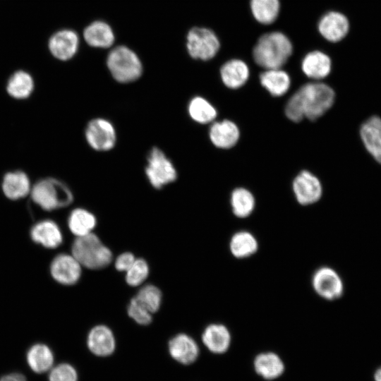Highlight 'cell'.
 Here are the masks:
<instances>
[{"instance_id":"6da1fadb","label":"cell","mask_w":381,"mask_h":381,"mask_svg":"<svg viewBox=\"0 0 381 381\" xmlns=\"http://www.w3.org/2000/svg\"><path fill=\"white\" fill-rule=\"evenodd\" d=\"M335 94L333 89L322 83L304 85L289 99L286 107V116L294 122L304 117L315 120L323 115L333 104Z\"/></svg>"},{"instance_id":"7a4b0ae2","label":"cell","mask_w":381,"mask_h":381,"mask_svg":"<svg viewBox=\"0 0 381 381\" xmlns=\"http://www.w3.org/2000/svg\"><path fill=\"white\" fill-rule=\"evenodd\" d=\"M293 52L290 40L284 33L272 32L262 35L253 51L257 64L266 68H280Z\"/></svg>"},{"instance_id":"3957f363","label":"cell","mask_w":381,"mask_h":381,"mask_svg":"<svg viewBox=\"0 0 381 381\" xmlns=\"http://www.w3.org/2000/svg\"><path fill=\"white\" fill-rule=\"evenodd\" d=\"M30 196L36 205L46 211L67 207L73 200V195L68 186L52 177L37 181L32 185Z\"/></svg>"},{"instance_id":"277c9868","label":"cell","mask_w":381,"mask_h":381,"mask_svg":"<svg viewBox=\"0 0 381 381\" xmlns=\"http://www.w3.org/2000/svg\"><path fill=\"white\" fill-rule=\"evenodd\" d=\"M71 254L82 267L90 270H101L113 260L111 250L92 232L76 237L71 246Z\"/></svg>"},{"instance_id":"5b68a950","label":"cell","mask_w":381,"mask_h":381,"mask_svg":"<svg viewBox=\"0 0 381 381\" xmlns=\"http://www.w3.org/2000/svg\"><path fill=\"white\" fill-rule=\"evenodd\" d=\"M107 64L114 78L122 83L136 80L143 72L138 56L124 46L117 47L109 54Z\"/></svg>"},{"instance_id":"8992f818","label":"cell","mask_w":381,"mask_h":381,"mask_svg":"<svg viewBox=\"0 0 381 381\" xmlns=\"http://www.w3.org/2000/svg\"><path fill=\"white\" fill-rule=\"evenodd\" d=\"M145 174L150 184L157 189L175 181L177 178L175 167L158 147L152 148L148 154Z\"/></svg>"},{"instance_id":"52a82bcc","label":"cell","mask_w":381,"mask_h":381,"mask_svg":"<svg viewBox=\"0 0 381 381\" xmlns=\"http://www.w3.org/2000/svg\"><path fill=\"white\" fill-rule=\"evenodd\" d=\"M220 43L215 33L205 28H192L187 36V48L191 57L204 61L213 58Z\"/></svg>"},{"instance_id":"ba28073f","label":"cell","mask_w":381,"mask_h":381,"mask_svg":"<svg viewBox=\"0 0 381 381\" xmlns=\"http://www.w3.org/2000/svg\"><path fill=\"white\" fill-rule=\"evenodd\" d=\"M312 286L315 293L327 301L339 298L344 293V283L340 275L333 268L323 266L312 277Z\"/></svg>"},{"instance_id":"9c48e42d","label":"cell","mask_w":381,"mask_h":381,"mask_svg":"<svg viewBox=\"0 0 381 381\" xmlns=\"http://www.w3.org/2000/svg\"><path fill=\"white\" fill-rule=\"evenodd\" d=\"M85 135L89 145L97 151H108L114 147L116 142L114 126L102 118L91 120L86 126Z\"/></svg>"},{"instance_id":"30bf717a","label":"cell","mask_w":381,"mask_h":381,"mask_svg":"<svg viewBox=\"0 0 381 381\" xmlns=\"http://www.w3.org/2000/svg\"><path fill=\"white\" fill-rule=\"evenodd\" d=\"M49 271L56 282L70 286L79 281L82 266L72 254L60 253L52 260Z\"/></svg>"},{"instance_id":"8fae6325","label":"cell","mask_w":381,"mask_h":381,"mask_svg":"<svg viewBox=\"0 0 381 381\" xmlns=\"http://www.w3.org/2000/svg\"><path fill=\"white\" fill-rule=\"evenodd\" d=\"M293 189L297 201L303 205L318 202L322 193L319 179L307 171H301L293 182Z\"/></svg>"},{"instance_id":"7c38bea8","label":"cell","mask_w":381,"mask_h":381,"mask_svg":"<svg viewBox=\"0 0 381 381\" xmlns=\"http://www.w3.org/2000/svg\"><path fill=\"white\" fill-rule=\"evenodd\" d=\"M349 21L346 16L337 11L325 13L318 23V30L327 40L337 42L349 32Z\"/></svg>"},{"instance_id":"4fadbf2b","label":"cell","mask_w":381,"mask_h":381,"mask_svg":"<svg viewBox=\"0 0 381 381\" xmlns=\"http://www.w3.org/2000/svg\"><path fill=\"white\" fill-rule=\"evenodd\" d=\"M30 236L33 242L49 249L56 248L63 243L62 231L52 219L35 223L30 229Z\"/></svg>"},{"instance_id":"5bb4252c","label":"cell","mask_w":381,"mask_h":381,"mask_svg":"<svg viewBox=\"0 0 381 381\" xmlns=\"http://www.w3.org/2000/svg\"><path fill=\"white\" fill-rule=\"evenodd\" d=\"M32 187L28 175L21 170L8 171L2 179V192L11 200H18L30 195Z\"/></svg>"},{"instance_id":"9a60e30c","label":"cell","mask_w":381,"mask_h":381,"mask_svg":"<svg viewBox=\"0 0 381 381\" xmlns=\"http://www.w3.org/2000/svg\"><path fill=\"white\" fill-rule=\"evenodd\" d=\"M171 356L183 365H189L196 361L199 355V347L196 341L189 335L180 333L172 337L168 344Z\"/></svg>"},{"instance_id":"2e32d148","label":"cell","mask_w":381,"mask_h":381,"mask_svg":"<svg viewBox=\"0 0 381 381\" xmlns=\"http://www.w3.org/2000/svg\"><path fill=\"white\" fill-rule=\"evenodd\" d=\"M87 345L93 354L97 356H108L115 350V337L107 326L96 325L87 334Z\"/></svg>"},{"instance_id":"e0dca14e","label":"cell","mask_w":381,"mask_h":381,"mask_svg":"<svg viewBox=\"0 0 381 381\" xmlns=\"http://www.w3.org/2000/svg\"><path fill=\"white\" fill-rule=\"evenodd\" d=\"M78 47V37L73 30H63L54 34L49 41L52 54L61 61L71 59Z\"/></svg>"},{"instance_id":"ac0fdd59","label":"cell","mask_w":381,"mask_h":381,"mask_svg":"<svg viewBox=\"0 0 381 381\" xmlns=\"http://www.w3.org/2000/svg\"><path fill=\"white\" fill-rule=\"evenodd\" d=\"M360 135L367 151L381 164V118L373 116L364 121Z\"/></svg>"},{"instance_id":"d6986e66","label":"cell","mask_w":381,"mask_h":381,"mask_svg":"<svg viewBox=\"0 0 381 381\" xmlns=\"http://www.w3.org/2000/svg\"><path fill=\"white\" fill-rule=\"evenodd\" d=\"M201 339L207 349L217 354L225 353L231 341L229 330L225 325L219 323L207 325L202 332Z\"/></svg>"},{"instance_id":"ffe728a7","label":"cell","mask_w":381,"mask_h":381,"mask_svg":"<svg viewBox=\"0 0 381 381\" xmlns=\"http://www.w3.org/2000/svg\"><path fill=\"white\" fill-rule=\"evenodd\" d=\"M239 130L231 121L214 123L210 129V138L217 147L227 149L236 145L239 138Z\"/></svg>"},{"instance_id":"44dd1931","label":"cell","mask_w":381,"mask_h":381,"mask_svg":"<svg viewBox=\"0 0 381 381\" xmlns=\"http://www.w3.org/2000/svg\"><path fill=\"white\" fill-rule=\"evenodd\" d=\"M301 68L308 77L319 80L329 75L332 68V61L326 54L320 51H313L304 56Z\"/></svg>"},{"instance_id":"7402d4cb","label":"cell","mask_w":381,"mask_h":381,"mask_svg":"<svg viewBox=\"0 0 381 381\" xmlns=\"http://www.w3.org/2000/svg\"><path fill=\"white\" fill-rule=\"evenodd\" d=\"M224 84L229 88L236 89L243 85L249 77L247 64L239 59H231L226 62L220 70Z\"/></svg>"},{"instance_id":"603a6c76","label":"cell","mask_w":381,"mask_h":381,"mask_svg":"<svg viewBox=\"0 0 381 381\" xmlns=\"http://www.w3.org/2000/svg\"><path fill=\"white\" fill-rule=\"evenodd\" d=\"M255 372L266 380L279 377L284 371V364L281 358L273 352L259 353L254 359Z\"/></svg>"},{"instance_id":"cb8c5ba5","label":"cell","mask_w":381,"mask_h":381,"mask_svg":"<svg viewBox=\"0 0 381 381\" xmlns=\"http://www.w3.org/2000/svg\"><path fill=\"white\" fill-rule=\"evenodd\" d=\"M6 92L16 99H25L33 92L35 82L32 75L23 70L13 73L6 83Z\"/></svg>"},{"instance_id":"d4e9b609","label":"cell","mask_w":381,"mask_h":381,"mask_svg":"<svg viewBox=\"0 0 381 381\" xmlns=\"http://www.w3.org/2000/svg\"><path fill=\"white\" fill-rule=\"evenodd\" d=\"M258 249V242L255 236L248 231L234 234L229 241V250L238 259L247 258L254 255Z\"/></svg>"},{"instance_id":"484cf974","label":"cell","mask_w":381,"mask_h":381,"mask_svg":"<svg viewBox=\"0 0 381 381\" xmlns=\"http://www.w3.org/2000/svg\"><path fill=\"white\" fill-rule=\"evenodd\" d=\"M97 225L95 216L84 208H75L68 217V226L71 232L76 237L92 233Z\"/></svg>"},{"instance_id":"4316f807","label":"cell","mask_w":381,"mask_h":381,"mask_svg":"<svg viewBox=\"0 0 381 381\" xmlns=\"http://www.w3.org/2000/svg\"><path fill=\"white\" fill-rule=\"evenodd\" d=\"M260 80L262 85L275 97L285 94L291 83L288 73L280 68L267 69L261 73Z\"/></svg>"},{"instance_id":"83f0119b","label":"cell","mask_w":381,"mask_h":381,"mask_svg":"<svg viewBox=\"0 0 381 381\" xmlns=\"http://www.w3.org/2000/svg\"><path fill=\"white\" fill-rule=\"evenodd\" d=\"M26 359L30 368L37 373L49 370L54 363V355L48 346L35 344L28 351Z\"/></svg>"},{"instance_id":"f1b7e54d","label":"cell","mask_w":381,"mask_h":381,"mask_svg":"<svg viewBox=\"0 0 381 381\" xmlns=\"http://www.w3.org/2000/svg\"><path fill=\"white\" fill-rule=\"evenodd\" d=\"M87 44L95 47L107 48L114 40L111 28L104 22L96 21L87 26L84 31Z\"/></svg>"},{"instance_id":"f546056e","label":"cell","mask_w":381,"mask_h":381,"mask_svg":"<svg viewBox=\"0 0 381 381\" xmlns=\"http://www.w3.org/2000/svg\"><path fill=\"white\" fill-rule=\"evenodd\" d=\"M250 9L254 18L260 23H272L279 12V0H250Z\"/></svg>"},{"instance_id":"4dcf8cb0","label":"cell","mask_w":381,"mask_h":381,"mask_svg":"<svg viewBox=\"0 0 381 381\" xmlns=\"http://www.w3.org/2000/svg\"><path fill=\"white\" fill-rule=\"evenodd\" d=\"M253 194L243 188L235 189L231 196V205L234 214L238 218L250 216L255 208Z\"/></svg>"},{"instance_id":"1f68e13d","label":"cell","mask_w":381,"mask_h":381,"mask_svg":"<svg viewBox=\"0 0 381 381\" xmlns=\"http://www.w3.org/2000/svg\"><path fill=\"white\" fill-rule=\"evenodd\" d=\"M188 114L191 119L200 123H207L217 116L215 108L205 99L195 97L189 102Z\"/></svg>"},{"instance_id":"d6a6232c","label":"cell","mask_w":381,"mask_h":381,"mask_svg":"<svg viewBox=\"0 0 381 381\" xmlns=\"http://www.w3.org/2000/svg\"><path fill=\"white\" fill-rule=\"evenodd\" d=\"M135 298L151 313H154L158 311L161 306L162 294L157 286L147 284L139 289Z\"/></svg>"},{"instance_id":"836d02e7","label":"cell","mask_w":381,"mask_h":381,"mask_svg":"<svg viewBox=\"0 0 381 381\" xmlns=\"http://www.w3.org/2000/svg\"><path fill=\"white\" fill-rule=\"evenodd\" d=\"M149 272L147 262L143 258H135L133 265L126 272V282L131 286H140L147 278Z\"/></svg>"},{"instance_id":"e575fe53","label":"cell","mask_w":381,"mask_h":381,"mask_svg":"<svg viewBox=\"0 0 381 381\" xmlns=\"http://www.w3.org/2000/svg\"><path fill=\"white\" fill-rule=\"evenodd\" d=\"M127 313L130 318L140 325H147L152 320V313L138 302L135 297L130 301Z\"/></svg>"},{"instance_id":"d590c367","label":"cell","mask_w":381,"mask_h":381,"mask_svg":"<svg viewBox=\"0 0 381 381\" xmlns=\"http://www.w3.org/2000/svg\"><path fill=\"white\" fill-rule=\"evenodd\" d=\"M49 381H78L75 369L68 363H61L53 368L49 375Z\"/></svg>"},{"instance_id":"8d00e7d4","label":"cell","mask_w":381,"mask_h":381,"mask_svg":"<svg viewBox=\"0 0 381 381\" xmlns=\"http://www.w3.org/2000/svg\"><path fill=\"white\" fill-rule=\"evenodd\" d=\"M135 260L134 255L130 252L120 254L115 260L114 266L117 271L126 272Z\"/></svg>"},{"instance_id":"74e56055","label":"cell","mask_w":381,"mask_h":381,"mask_svg":"<svg viewBox=\"0 0 381 381\" xmlns=\"http://www.w3.org/2000/svg\"><path fill=\"white\" fill-rule=\"evenodd\" d=\"M0 381H27L25 377L20 373H13L5 375L0 378Z\"/></svg>"},{"instance_id":"f35d334b","label":"cell","mask_w":381,"mask_h":381,"mask_svg":"<svg viewBox=\"0 0 381 381\" xmlns=\"http://www.w3.org/2000/svg\"><path fill=\"white\" fill-rule=\"evenodd\" d=\"M374 377L375 381H381V368L376 370Z\"/></svg>"}]
</instances>
